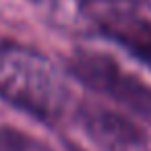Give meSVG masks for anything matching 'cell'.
<instances>
[{"instance_id":"obj_1","label":"cell","mask_w":151,"mask_h":151,"mask_svg":"<svg viewBox=\"0 0 151 151\" xmlns=\"http://www.w3.org/2000/svg\"><path fill=\"white\" fill-rule=\"evenodd\" d=\"M0 97L42 122H56L70 106V87L46 54L0 35Z\"/></svg>"},{"instance_id":"obj_2","label":"cell","mask_w":151,"mask_h":151,"mask_svg":"<svg viewBox=\"0 0 151 151\" xmlns=\"http://www.w3.org/2000/svg\"><path fill=\"white\" fill-rule=\"evenodd\" d=\"M66 66V73L85 87L151 122V87L137 75L124 70L112 56L79 50L68 58Z\"/></svg>"},{"instance_id":"obj_3","label":"cell","mask_w":151,"mask_h":151,"mask_svg":"<svg viewBox=\"0 0 151 151\" xmlns=\"http://www.w3.org/2000/svg\"><path fill=\"white\" fill-rule=\"evenodd\" d=\"M77 122L99 151H151L149 120L132 112L83 104L77 108Z\"/></svg>"},{"instance_id":"obj_4","label":"cell","mask_w":151,"mask_h":151,"mask_svg":"<svg viewBox=\"0 0 151 151\" xmlns=\"http://www.w3.org/2000/svg\"><path fill=\"white\" fill-rule=\"evenodd\" d=\"M91 23L116 46L151 68V21L124 2H89Z\"/></svg>"},{"instance_id":"obj_5","label":"cell","mask_w":151,"mask_h":151,"mask_svg":"<svg viewBox=\"0 0 151 151\" xmlns=\"http://www.w3.org/2000/svg\"><path fill=\"white\" fill-rule=\"evenodd\" d=\"M0 151H52V149L15 126H0Z\"/></svg>"},{"instance_id":"obj_6","label":"cell","mask_w":151,"mask_h":151,"mask_svg":"<svg viewBox=\"0 0 151 151\" xmlns=\"http://www.w3.org/2000/svg\"><path fill=\"white\" fill-rule=\"evenodd\" d=\"M85 2H126V0H85Z\"/></svg>"}]
</instances>
